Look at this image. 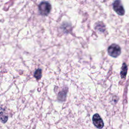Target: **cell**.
<instances>
[{
	"instance_id": "8992f818",
	"label": "cell",
	"mask_w": 129,
	"mask_h": 129,
	"mask_svg": "<svg viewBox=\"0 0 129 129\" xmlns=\"http://www.w3.org/2000/svg\"><path fill=\"white\" fill-rule=\"evenodd\" d=\"M34 77L37 80L40 79L42 77V70L41 69H37L34 73Z\"/></svg>"
},
{
	"instance_id": "277c9868",
	"label": "cell",
	"mask_w": 129,
	"mask_h": 129,
	"mask_svg": "<svg viewBox=\"0 0 129 129\" xmlns=\"http://www.w3.org/2000/svg\"><path fill=\"white\" fill-rule=\"evenodd\" d=\"M92 120L94 125L98 128H101L104 126V123L98 114H95L93 116Z\"/></svg>"
},
{
	"instance_id": "6da1fadb",
	"label": "cell",
	"mask_w": 129,
	"mask_h": 129,
	"mask_svg": "<svg viewBox=\"0 0 129 129\" xmlns=\"http://www.w3.org/2000/svg\"><path fill=\"white\" fill-rule=\"evenodd\" d=\"M108 53L109 55L113 57H116L120 55L121 49L120 46L116 44H112L108 48Z\"/></svg>"
},
{
	"instance_id": "3957f363",
	"label": "cell",
	"mask_w": 129,
	"mask_h": 129,
	"mask_svg": "<svg viewBox=\"0 0 129 129\" xmlns=\"http://www.w3.org/2000/svg\"><path fill=\"white\" fill-rule=\"evenodd\" d=\"M113 10L119 15L122 16L124 14V10L120 1H115L113 3Z\"/></svg>"
},
{
	"instance_id": "7a4b0ae2",
	"label": "cell",
	"mask_w": 129,
	"mask_h": 129,
	"mask_svg": "<svg viewBox=\"0 0 129 129\" xmlns=\"http://www.w3.org/2000/svg\"><path fill=\"white\" fill-rule=\"evenodd\" d=\"M50 4L46 2H41L39 5V10L40 14L44 16L47 15L51 10Z\"/></svg>"
},
{
	"instance_id": "5b68a950",
	"label": "cell",
	"mask_w": 129,
	"mask_h": 129,
	"mask_svg": "<svg viewBox=\"0 0 129 129\" xmlns=\"http://www.w3.org/2000/svg\"><path fill=\"white\" fill-rule=\"evenodd\" d=\"M127 67L126 64L125 63H123L120 71V76L121 78L124 79L126 77V74H127Z\"/></svg>"
}]
</instances>
